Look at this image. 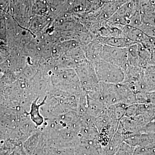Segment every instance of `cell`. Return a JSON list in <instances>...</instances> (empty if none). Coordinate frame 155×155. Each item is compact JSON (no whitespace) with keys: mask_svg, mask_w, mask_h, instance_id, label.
Listing matches in <instances>:
<instances>
[{"mask_svg":"<svg viewBox=\"0 0 155 155\" xmlns=\"http://www.w3.org/2000/svg\"><path fill=\"white\" fill-rule=\"evenodd\" d=\"M150 50L151 53V58L149 64L155 65V40Z\"/></svg>","mask_w":155,"mask_h":155,"instance_id":"8fae6325","label":"cell"},{"mask_svg":"<svg viewBox=\"0 0 155 155\" xmlns=\"http://www.w3.org/2000/svg\"><path fill=\"white\" fill-rule=\"evenodd\" d=\"M87 115L95 118L106 113L107 107L101 100L90 97L87 95Z\"/></svg>","mask_w":155,"mask_h":155,"instance_id":"5b68a950","label":"cell"},{"mask_svg":"<svg viewBox=\"0 0 155 155\" xmlns=\"http://www.w3.org/2000/svg\"><path fill=\"white\" fill-rule=\"evenodd\" d=\"M135 149V147L131 146L123 141L114 155H134Z\"/></svg>","mask_w":155,"mask_h":155,"instance_id":"ba28073f","label":"cell"},{"mask_svg":"<svg viewBox=\"0 0 155 155\" xmlns=\"http://www.w3.org/2000/svg\"><path fill=\"white\" fill-rule=\"evenodd\" d=\"M94 40L102 45L122 48H125L135 44L125 38L103 37L98 35Z\"/></svg>","mask_w":155,"mask_h":155,"instance_id":"277c9868","label":"cell"},{"mask_svg":"<svg viewBox=\"0 0 155 155\" xmlns=\"http://www.w3.org/2000/svg\"><path fill=\"white\" fill-rule=\"evenodd\" d=\"M147 36L155 38V27L143 23L138 28Z\"/></svg>","mask_w":155,"mask_h":155,"instance_id":"30bf717a","label":"cell"},{"mask_svg":"<svg viewBox=\"0 0 155 155\" xmlns=\"http://www.w3.org/2000/svg\"><path fill=\"white\" fill-rule=\"evenodd\" d=\"M99 82L110 84L123 83L125 73L121 67L103 60L97 61L92 64Z\"/></svg>","mask_w":155,"mask_h":155,"instance_id":"6da1fadb","label":"cell"},{"mask_svg":"<svg viewBox=\"0 0 155 155\" xmlns=\"http://www.w3.org/2000/svg\"><path fill=\"white\" fill-rule=\"evenodd\" d=\"M100 58L103 61L121 67L123 71L130 64L127 58V49L103 45Z\"/></svg>","mask_w":155,"mask_h":155,"instance_id":"7a4b0ae2","label":"cell"},{"mask_svg":"<svg viewBox=\"0 0 155 155\" xmlns=\"http://www.w3.org/2000/svg\"><path fill=\"white\" fill-rule=\"evenodd\" d=\"M152 110L155 114V105L152 104Z\"/></svg>","mask_w":155,"mask_h":155,"instance_id":"7c38bea8","label":"cell"},{"mask_svg":"<svg viewBox=\"0 0 155 155\" xmlns=\"http://www.w3.org/2000/svg\"><path fill=\"white\" fill-rule=\"evenodd\" d=\"M143 23L141 14L140 11H137L127 22V25L134 28H139Z\"/></svg>","mask_w":155,"mask_h":155,"instance_id":"9c48e42d","label":"cell"},{"mask_svg":"<svg viewBox=\"0 0 155 155\" xmlns=\"http://www.w3.org/2000/svg\"><path fill=\"white\" fill-rule=\"evenodd\" d=\"M137 51H138V64L139 68L146 67L150 64L151 58L150 50L143 46L137 44Z\"/></svg>","mask_w":155,"mask_h":155,"instance_id":"52a82bcc","label":"cell"},{"mask_svg":"<svg viewBox=\"0 0 155 155\" xmlns=\"http://www.w3.org/2000/svg\"><path fill=\"white\" fill-rule=\"evenodd\" d=\"M127 107L124 104L118 103L107 107L106 113L112 120L119 122L125 116Z\"/></svg>","mask_w":155,"mask_h":155,"instance_id":"8992f818","label":"cell"},{"mask_svg":"<svg viewBox=\"0 0 155 155\" xmlns=\"http://www.w3.org/2000/svg\"><path fill=\"white\" fill-rule=\"evenodd\" d=\"M100 100L106 107L120 103L115 84L100 82Z\"/></svg>","mask_w":155,"mask_h":155,"instance_id":"3957f363","label":"cell"}]
</instances>
